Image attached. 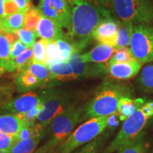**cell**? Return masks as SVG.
<instances>
[{
    "label": "cell",
    "instance_id": "cell-23",
    "mask_svg": "<svg viewBox=\"0 0 153 153\" xmlns=\"http://www.w3.org/2000/svg\"><path fill=\"white\" fill-rule=\"evenodd\" d=\"M26 71L35 76L39 80L41 85H50L54 81H56L50 71L48 67L45 65L33 62Z\"/></svg>",
    "mask_w": 153,
    "mask_h": 153
},
{
    "label": "cell",
    "instance_id": "cell-37",
    "mask_svg": "<svg viewBox=\"0 0 153 153\" xmlns=\"http://www.w3.org/2000/svg\"><path fill=\"white\" fill-rule=\"evenodd\" d=\"M28 48L22 43V41H18L16 42L14 45H11V51H10V57L11 60H14L15 58L19 56L21 54L27 49Z\"/></svg>",
    "mask_w": 153,
    "mask_h": 153
},
{
    "label": "cell",
    "instance_id": "cell-31",
    "mask_svg": "<svg viewBox=\"0 0 153 153\" xmlns=\"http://www.w3.org/2000/svg\"><path fill=\"white\" fill-rule=\"evenodd\" d=\"M47 41L41 39L36 42L32 47L33 53V62L40 63L45 65L46 61V45Z\"/></svg>",
    "mask_w": 153,
    "mask_h": 153
},
{
    "label": "cell",
    "instance_id": "cell-32",
    "mask_svg": "<svg viewBox=\"0 0 153 153\" xmlns=\"http://www.w3.org/2000/svg\"><path fill=\"white\" fill-rule=\"evenodd\" d=\"M56 43L60 51L61 62H68L72 54L77 53L75 47L68 39L58 40Z\"/></svg>",
    "mask_w": 153,
    "mask_h": 153
},
{
    "label": "cell",
    "instance_id": "cell-38",
    "mask_svg": "<svg viewBox=\"0 0 153 153\" xmlns=\"http://www.w3.org/2000/svg\"><path fill=\"white\" fill-rule=\"evenodd\" d=\"M19 12L16 4L13 0H5L4 4V17Z\"/></svg>",
    "mask_w": 153,
    "mask_h": 153
},
{
    "label": "cell",
    "instance_id": "cell-35",
    "mask_svg": "<svg viewBox=\"0 0 153 153\" xmlns=\"http://www.w3.org/2000/svg\"><path fill=\"white\" fill-rule=\"evenodd\" d=\"M104 143V137L98 136L85 145L76 153H98Z\"/></svg>",
    "mask_w": 153,
    "mask_h": 153
},
{
    "label": "cell",
    "instance_id": "cell-4",
    "mask_svg": "<svg viewBox=\"0 0 153 153\" xmlns=\"http://www.w3.org/2000/svg\"><path fill=\"white\" fill-rule=\"evenodd\" d=\"M84 108L69 105L51 122L50 137L45 145L54 153L57 147L70 135L75 126L82 120Z\"/></svg>",
    "mask_w": 153,
    "mask_h": 153
},
{
    "label": "cell",
    "instance_id": "cell-22",
    "mask_svg": "<svg viewBox=\"0 0 153 153\" xmlns=\"http://www.w3.org/2000/svg\"><path fill=\"white\" fill-rule=\"evenodd\" d=\"M43 135L44 132L36 134L28 139L18 141L11 148L9 153H33Z\"/></svg>",
    "mask_w": 153,
    "mask_h": 153
},
{
    "label": "cell",
    "instance_id": "cell-30",
    "mask_svg": "<svg viewBox=\"0 0 153 153\" xmlns=\"http://www.w3.org/2000/svg\"><path fill=\"white\" fill-rule=\"evenodd\" d=\"M45 65L49 67L55 63L61 62V54L56 41H48L46 45Z\"/></svg>",
    "mask_w": 153,
    "mask_h": 153
},
{
    "label": "cell",
    "instance_id": "cell-12",
    "mask_svg": "<svg viewBox=\"0 0 153 153\" xmlns=\"http://www.w3.org/2000/svg\"><path fill=\"white\" fill-rule=\"evenodd\" d=\"M119 23L116 22L114 19H108L103 21L93 30L91 37L100 43L116 48Z\"/></svg>",
    "mask_w": 153,
    "mask_h": 153
},
{
    "label": "cell",
    "instance_id": "cell-6",
    "mask_svg": "<svg viewBox=\"0 0 153 153\" xmlns=\"http://www.w3.org/2000/svg\"><path fill=\"white\" fill-rule=\"evenodd\" d=\"M150 118L141 106L125 120L116 137L101 153H113L119 150L143 131Z\"/></svg>",
    "mask_w": 153,
    "mask_h": 153
},
{
    "label": "cell",
    "instance_id": "cell-13",
    "mask_svg": "<svg viewBox=\"0 0 153 153\" xmlns=\"http://www.w3.org/2000/svg\"><path fill=\"white\" fill-rule=\"evenodd\" d=\"M141 67L142 64L137 60L112 65L107 64V74L114 79H130L138 73Z\"/></svg>",
    "mask_w": 153,
    "mask_h": 153
},
{
    "label": "cell",
    "instance_id": "cell-17",
    "mask_svg": "<svg viewBox=\"0 0 153 153\" xmlns=\"http://www.w3.org/2000/svg\"><path fill=\"white\" fill-rule=\"evenodd\" d=\"M11 45L3 31L0 30V75L15 70L14 60L10 57Z\"/></svg>",
    "mask_w": 153,
    "mask_h": 153
},
{
    "label": "cell",
    "instance_id": "cell-9",
    "mask_svg": "<svg viewBox=\"0 0 153 153\" xmlns=\"http://www.w3.org/2000/svg\"><path fill=\"white\" fill-rule=\"evenodd\" d=\"M43 104L37 120L43 128H46L51 122L69 106V99L62 93L47 91L43 94Z\"/></svg>",
    "mask_w": 153,
    "mask_h": 153
},
{
    "label": "cell",
    "instance_id": "cell-20",
    "mask_svg": "<svg viewBox=\"0 0 153 153\" xmlns=\"http://www.w3.org/2000/svg\"><path fill=\"white\" fill-rule=\"evenodd\" d=\"M48 68L56 81L68 82L76 79L71 66L68 62L55 63L49 66Z\"/></svg>",
    "mask_w": 153,
    "mask_h": 153
},
{
    "label": "cell",
    "instance_id": "cell-24",
    "mask_svg": "<svg viewBox=\"0 0 153 153\" xmlns=\"http://www.w3.org/2000/svg\"><path fill=\"white\" fill-rule=\"evenodd\" d=\"M24 16V14L17 12L0 19V30L6 33L17 31L23 27Z\"/></svg>",
    "mask_w": 153,
    "mask_h": 153
},
{
    "label": "cell",
    "instance_id": "cell-29",
    "mask_svg": "<svg viewBox=\"0 0 153 153\" xmlns=\"http://www.w3.org/2000/svg\"><path fill=\"white\" fill-rule=\"evenodd\" d=\"M137 60L133 56L131 49L128 48H116L112 57L108 60V65H112L115 63L129 62Z\"/></svg>",
    "mask_w": 153,
    "mask_h": 153
},
{
    "label": "cell",
    "instance_id": "cell-14",
    "mask_svg": "<svg viewBox=\"0 0 153 153\" xmlns=\"http://www.w3.org/2000/svg\"><path fill=\"white\" fill-rule=\"evenodd\" d=\"M35 33L37 37L47 41H56L62 39L68 40V37L65 35L62 28L51 19L43 16H42L38 22Z\"/></svg>",
    "mask_w": 153,
    "mask_h": 153
},
{
    "label": "cell",
    "instance_id": "cell-16",
    "mask_svg": "<svg viewBox=\"0 0 153 153\" xmlns=\"http://www.w3.org/2000/svg\"><path fill=\"white\" fill-rule=\"evenodd\" d=\"M25 123L16 114L0 115V132L7 134L16 140Z\"/></svg>",
    "mask_w": 153,
    "mask_h": 153
},
{
    "label": "cell",
    "instance_id": "cell-18",
    "mask_svg": "<svg viewBox=\"0 0 153 153\" xmlns=\"http://www.w3.org/2000/svg\"><path fill=\"white\" fill-rule=\"evenodd\" d=\"M145 103L144 99H132L124 97L119 101L116 114L120 120H125L135 111L140 108Z\"/></svg>",
    "mask_w": 153,
    "mask_h": 153
},
{
    "label": "cell",
    "instance_id": "cell-33",
    "mask_svg": "<svg viewBox=\"0 0 153 153\" xmlns=\"http://www.w3.org/2000/svg\"><path fill=\"white\" fill-rule=\"evenodd\" d=\"M43 108V104L36 106L26 113L16 114L26 126H32L35 124L36 120Z\"/></svg>",
    "mask_w": 153,
    "mask_h": 153
},
{
    "label": "cell",
    "instance_id": "cell-34",
    "mask_svg": "<svg viewBox=\"0 0 153 153\" xmlns=\"http://www.w3.org/2000/svg\"><path fill=\"white\" fill-rule=\"evenodd\" d=\"M19 37V41H22L27 48H32L36 43V33L31 30L22 28L16 31Z\"/></svg>",
    "mask_w": 153,
    "mask_h": 153
},
{
    "label": "cell",
    "instance_id": "cell-7",
    "mask_svg": "<svg viewBox=\"0 0 153 153\" xmlns=\"http://www.w3.org/2000/svg\"><path fill=\"white\" fill-rule=\"evenodd\" d=\"M131 51L141 64L153 61V24H141L134 26Z\"/></svg>",
    "mask_w": 153,
    "mask_h": 153
},
{
    "label": "cell",
    "instance_id": "cell-42",
    "mask_svg": "<svg viewBox=\"0 0 153 153\" xmlns=\"http://www.w3.org/2000/svg\"><path fill=\"white\" fill-rule=\"evenodd\" d=\"M5 0H0V19L4 17V4Z\"/></svg>",
    "mask_w": 153,
    "mask_h": 153
},
{
    "label": "cell",
    "instance_id": "cell-43",
    "mask_svg": "<svg viewBox=\"0 0 153 153\" xmlns=\"http://www.w3.org/2000/svg\"><path fill=\"white\" fill-rule=\"evenodd\" d=\"M152 153H153V152H152Z\"/></svg>",
    "mask_w": 153,
    "mask_h": 153
},
{
    "label": "cell",
    "instance_id": "cell-1",
    "mask_svg": "<svg viewBox=\"0 0 153 153\" xmlns=\"http://www.w3.org/2000/svg\"><path fill=\"white\" fill-rule=\"evenodd\" d=\"M72 15V28L68 40L77 53L90 41L93 30L108 19H114L111 0H68Z\"/></svg>",
    "mask_w": 153,
    "mask_h": 153
},
{
    "label": "cell",
    "instance_id": "cell-10",
    "mask_svg": "<svg viewBox=\"0 0 153 153\" xmlns=\"http://www.w3.org/2000/svg\"><path fill=\"white\" fill-rule=\"evenodd\" d=\"M68 62L70 65L76 79L87 77H98L107 74V64L105 63L85 62L79 53L71 55Z\"/></svg>",
    "mask_w": 153,
    "mask_h": 153
},
{
    "label": "cell",
    "instance_id": "cell-39",
    "mask_svg": "<svg viewBox=\"0 0 153 153\" xmlns=\"http://www.w3.org/2000/svg\"><path fill=\"white\" fill-rule=\"evenodd\" d=\"M15 3L16 4L17 7L19 9V12L25 13L30 7V4H31V0H13Z\"/></svg>",
    "mask_w": 153,
    "mask_h": 153
},
{
    "label": "cell",
    "instance_id": "cell-28",
    "mask_svg": "<svg viewBox=\"0 0 153 153\" xmlns=\"http://www.w3.org/2000/svg\"><path fill=\"white\" fill-rule=\"evenodd\" d=\"M14 62L15 70L19 73L26 71L33 62V53L32 48H28L22 54L14 59Z\"/></svg>",
    "mask_w": 153,
    "mask_h": 153
},
{
    "label": "cell",
    "instance_id": "cell-19",
    "mask_svg": "<svg viewBox=\"0 0 153 153\" xmlns=\"http://www.w3.org/2000/svg\"><path fill=\"white\" fill-rule=\"evenodd\" d=\"M149 143L146 140V133L142 131L135 138L120 147L118 153H146Z\"/></svg>",
    "mask_w": 153,
    "mask_h": 153
},
{
    "label": "cell",
    "instance_id": "cell-11",
    "mask_svg": "<svg viewBox=\"0 0 153 153\" xmlns=\"http://www.w3.org/2000/svg\"><path fill=\"white\" fill-rule=\"evenodd\" d=\"M42 104H43V94L39 95L33 91H29L11 99L1 107V109L11 114H23Z\"/></svg>",
    "mask_w": 153,
    "mask_h": 153
},
{
    "label": "cell",
    "instance_id": "cell-36",
    "mask_svg": "<svg viewBox=\"0 0 153 153\" xmlns=\"http://www.w3.org/2000/svg\"><path fill=\"white\" fill-rule=\"evenodd\" d=\"M15 143V138L0 132V150L10 151Z\"/></svg>",
    "mask_w": 153,
    "mask_h": 153
},
{
    "label": "cell",
    "instance_id": "cell-40",
    "mask_svg": "<svg viewBox=\"0 0 153 153\" xmlns=\"http://www.w3.org/2000/svg\"><path fill=\"white\" fill-rule=\"evenodd\" d=\"M4 33L9 43L10 44L11 47V45H14L16 42L19 41V37L18 34H17L16 32H10V33H6V32H4Z\"/></svg>",
    "mask_w": 153,
    "mask_h": 153
},
{
    "label": "cell",
    "instance_id": "cell-25",
    "mask_svg": "<svg viewBox=\"0 0 153 153\" xmlns=\"http://www.w3.org/2000/svg\"><path fill=\"white\" fill-rule=\"evenodd\" d=\"M41 86L39 80L27 71L19 73L16 78V88L19 92L33 90Z\"/></svg>",
    "mask_w": 153,
    "mask_h": 153
},
{
    "label": "cell",
    "instance_id": "cell-41",
    "mask_svg": "<svg viewBox=\"0 0 153 153\" xmlns=\"http://www.w3.org/2000/svg\"><path fill=\"white\" fill-rule=\"evenodd\" d=\"M35 153H53L52 151H51L48 148V147L46 145L44 144L43 146L41 147L38 150H36Z\"/></svg>",
    "mask_w": 153,
    "mask_h": 153
},
{
    "label": "cell",
    "instance_id": "cell-8",
    "mask_svg": "<svg viewBox=\"0 0 153 153\" xmlns=\"http://www.w3.org/2000/svg\"><path fill=\"white\" fill-rule=\"evenodd\" d=\"M38 9L59 27L71 30L72 15L68 0H39Z\"/></svg>",
    "mask_w": 153,
    "mask_h": 153
},
{
    "label": "cell",
    "instance_id": "cell-2",
    "mask_svg": "<svg viewBox=\"0 0 153 153\" xmlns=\"http://www.w3.org/2000/svg\"><path fill=\"white\" fill-rule=\"evenodd\" d=\"M133 94V89L129 84L104 80L97 89L94 97L84 109L82 120L115 114L120 99L131 97Z\"/></svg>",
    "mask_w": 153,
    "mask_h": 153
},
{
    "label": "cell",
    "instance_id": "cell-15",
    "mask_svg": "<svg viewBox=\"0 0 153 153\" xmlns=\"http://www.w3.org/2000/svg\"><path fill=\"white\" fill-rule=\"evenodd\" d=\"M116 49L115 47L100 43L91 51L80 55V56L82 60L85 62L105 63L110 60Z\"/></svg>",
    "mask_w": 153,
    "mask_h": 153
},
{
    "label": "cell",
    "instance_id": "cell-5",
    "mask_svg": "<svg viewBox=\"0 0 153 153\" xmlns=\"http://www.w3.org/2000/svg\"><path fill=\"white\" fill-rule=\"evenodd\" d=\"M114 14L133 24H152L153 0H111Z\"/></svg>",
    "mask_w": 153,
    "mask_h": 153
},
{
    "label": "cell",
    "instance_id": "cell-26",
    "mask_svg": "<svg viewBox=\"0 0 153 153\" xmlns=\"http://www.w3.org/2000/svg\"><path fill=\"white\" fill-rule=\"evenodd\" d=\"M42 16L43 15L39 9L33 6H30V8L24 14L23 28L35 32Z\"/></svg>",
    "mask_w": 153,
    "mask_h": 153
},
{
    "label": "cell",
    "instance_id": "cell-3",
    "mask_svg": "<svg viewBox=\"0 0 153 153\" xmlns=\"http://www.w3.org/2000/svg\"><path fill=\"white\" fill-rule=\"evenodd\" d=\"M111 116H97L87 120L70 134L57 147L54 153H72L82 145L91 142L108 127Z\"/></svg>",
    "mask_w": 153,
    "mask_h": 153
},
{
    "label": "cell",
    "instance_id": "cell-27",
    "mask_svg": "<svg viewBox=\"0 0 153 153\" xmlns=\"http://www.w3.org/2000/svg\"><path fill=\"white\" fill-rule=\"evenodd\" d=\"M139 86L146 92H153V63L143 69L137 79Z\"/></svg>",
    "mask_w": 153,
    "mask_h": 153
},
{
    "label": "cell",
    "instance_id": "cell-21",
    "mask_svg": "<svg viewBox=\"0 0 153 153\" xmlns=\"http://www.w3.org/2000/svg\"><path fill=\"white\" fill-rule=\"evenodd\" d=\"M133 29V24L129 21H122L119 23L117 30L116 48H127L131 45Z\"/></svg>",
    "mask_w": 153,
    "mask_h": 153
}]
</instances>
